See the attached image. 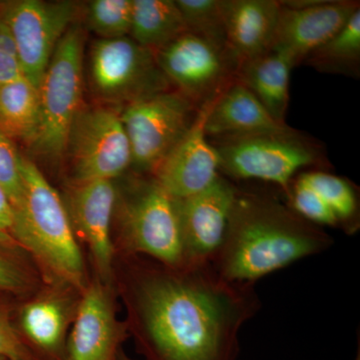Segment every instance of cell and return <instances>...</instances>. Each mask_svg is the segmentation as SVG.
Listing matches in <instances>:
<instances>
[{
    "instance_id": "obj_1",
    "label": "cell",
    "mask_w": 360,
    "mask_h": 360,
    "mask_svg": "<svg viewBox=\"0 0 360 360\" xmlns=\"http://www.w3.org/2000/svg\"><path fill=\"white\" fill-rule=\"evenodd\" d=\"M135 276L136 331L148 360H238L239 333L260 309L252 283L210 262L161 264Z\"/></svg>"
},
{
    "instance_id": "obj_2",
    "label": "cell",
    "mask_w": 360,
    "mask_h": 360,
    "mask_svg": "<svg viewBox=\"0 0 360 360\" xmlns=\"http://www.w3.org/2000/svg\"><path fill=\"white\" fill-rule=\"evenodd\" d=\"M333 245L328 232L274 196L236 187L224 241L212 262L232 283H252Z\"/></svg>"
},
{
    "instance_id": "obj_3",
    "label": "cell",
    "mask_w": 360,
    "mask_h": 360,
    "mask_svg": "<svg viewBox=\"0 0 360 360\" xmlns=\"http://www.w3.org/2000/svg\"><path fill=\"white\" fill-rule=\"evenodd\" d=\"M21 174L25 200L14 224V240L32 252L54 285L82 292L87 285L84 259L65 200L23 156Z\"/></svg>"
},
{
    "instance_id": "obj_4",
    "label": "cell",
    "mask_w": 360,
    "mask_h": 360,
    "mask_svg": "<svg viewBox=\"0 0 360 360\" xmlns=\"http://www.w3.org/2000/svg\"><path fill=\"white\" fill-rule=\"evenodd\" d=\"M219 153V172L233 179H258L281 187L288 198L295 175L321 161L319 148L300 131L208 139Z\"/></svg>"
},
{
    "instance_id": "obj_5",
    "label": "cell",
    "mask_w": 360,
    "mask_h": 360,
    "mask_svg": "<svg viewBox=\"0 0 360 360\" xmlns=\"http://www.w3.org/2000/svg\"><path fill=\"white\" fill-rule=\"evenodd\" d=\"M84 40V30L73 23L58 42L40 82V124L30 148L49 160L66 155L71 127L82 108Z\"/></svg>"
},
{
    "instance_id": "obj_6",
    "label": "cell",
    "mask_w": 360,
    "mask_h": 360,
    "mask_svg": "<svg viewBox=\"0 0 360 360\" xmlns=\"http://www.w3.org/2000/svg\"><path fill=\"white\" fill-rule=\"evenodd\" d=\"M120 226L130 252L167 266L186 264L177 201L153 177L135 184L120 210Z\"/></svg>"
},
{
    "instance_id": "obj_7",
    "label": "cell",
    "mask_w": 360,
    "mask_h": 360,
    "mask_svg": "<svg viewBox=\"0 0 360 360\" xmlns=\"http://www.w3.org/2000/svg\"><path fill=\"white\" fill-rule=\"evenodd\" d=\"M92 90L104 103L116 108L174 89L156 61L155 52L131 37L97 39L90 52Z\"/></svg>"
},
{
    "instance_id": "obj_8",
    "label": "cell",
    "mask_w": 360,
    "mask_h": 360,
    "mask_svg": "<svg viewBox=\"0 0 360 360\" xmlns=\"http://www.w3.org/2000/svg\"><path fill=\"white\" fill-rule=\"evenodd\" d=\"M198 108L175 89L123 106V127L131 148L132 167L153 174L193 127Z\"/></svg>"
},
{
    "instance_id": "obj_9",
    "label": "cell",
    "mask_w": 360,
    "mask_h": 360,
    "mask_svg": "<svg viewBox=\"0 0 360 360\" xmlns=\"http://www.w3.org/2000/svg\"><path fill=\"white\" fill-rule=\"evenodd\" d=\"M120 108H82L68 136L72 184L112 180L132 167V153Z\"/></svg>"
},
{
    "instance_id": "obj_10",
    "label": "cell",
    "mask_w": 360,
    "mask_h": 360,
    "mask_svg": "<svg viewBox=\"0 0 360 360\" xmlns=\"http://www.w3.org/2000/svg\"><path fill=\"white\" fill-rule=\"evenodd\" d=\"M156 61L172 89L200 110L236 79L238 59L219 46L186 32L155 51Z\"/></svg>"
},
{
    "instance_id": "obj_11",
    "label": "cell",
    "mask_w": 360,
    "mask_h": 360,
    "mask_svg": "<svg viewBox=\"0 0 360 360\" xmlns=\"http://www.w3.org/2000/svg\"><path fill=\"white\" fill-rule=\"evenodd\" d=\"M23 77L39 89L58 42L73 25L72 1L15 0L0 4Z\"/></svg>"
},
{
    "instance_id": "obj_12",
    "label": "cell",
    "mask_w": 360,
    "mask_h": 360,
    "mask_svg": "<svg viewBox=\"0 0 360 360\" xmlns=\"http://www.w3.org/2000/svg\"><path fill=\"white\" fill-rule=\"evenodd\" d=\"M125 335L110 284L97 278L87 284L78 300L63 360H117Z\"/></svg>"
},
{
    "instance_id": "obj_13",
    "label": "cell",
    "mask_w": 360,
    "mask_h": 360,
    "mask_svg": "<svg viewBox=\"0 0 360 360\" xmlns=\"http://www.w3.org/2000/svg\"><path fill=\"white\" fill-rule=\"evenodd\" d=\"M63 200L75 232L91 253L99 281L110 284L115 255L111 221L117 201L115 184L112 180L72 184Z\"/></svg>"
},
{
    "instance_id": "obj_14",
    "label": "cell",
    "mask_w": 360,
    "mask_h": 360,
    "mask_svg": "<svg viewBox=\"0 0 360 360\" xmlns=\"http://www.w3.org/2000/svg\"><path fill=\"white\" fill-rule=\"evenodd\" d=\"M236 191L220 174L200 193L176 200L186 262L212 264L224 241Z\"/></svg>"
},
{
    "instance_id": "obj_15",
    "label": "cell",
    "mask_w": 360,
    "mask_h": 360,
    "mask_svg": "<svg viewBox=\"0 0 360 360\" xmlns=\"http://www.w3.org/2000/svg\"><path fill=\"white\" fill-rule=\"evenodd\" d=\"M213 101L198 110L193 127L153 172V179L175 200L200 193L220 175L219 153L205 132Z\"/></svg>"
},
{
    "instance_id": "obj_16",
    "label": "cell",
    "mask_w": 360,
    "mask_h": 360,
    "mask_svg": "<svg viewBox=\"0 0 360 360\" xmlns=\"http://www.w3.org/2000/svg\"><path fill=\"white\" fill-rule=\"evenodd\" d=\"M281 6L271 49L288 54L295 66L340 32L360 8L359 1L348 0H319L312 6L302 7Z\"/></svg>"
},
{
    "instance_id": "obj_17",
    "label": "cell",
    "mask_w": 360,
    "mask_h": 360,
    "mask_svg": "<svg viewBox=\"0 0 360 360\" xmlns=\"http://www.w3.org/2000/svg\"><path fill=\"white\" fill-rule=\"evenodd\" d=\"M37 296L21 307L20 335L37 360H63L78 302L65 290Z\"/></svg>"
},
{
    "instance_id": "obj_18",
    "label": "cell",
    "mask_w": 360,
    "mask_h": 360,
    "mask_svg": "<svg viewBox=\"0 0 360 360\" xmlns=\"http://www.w3.org/2000/svg\"><path fill=\"white\" fill-rule=\"evenodd\" d=\"M227 44L238 59L266 53L276 35L281 2L276 0H222Z\"/></svg>"
},
{
    "instance_id": "obj_19",
    "label": "cell",
    "mask_w": 360,
    "mask_h": 360,
    "mask_svg": "<svg viewBox=\"0 0 360 360\" xmlns=\"http://www.w3.org/2000/svg\"><path fill=\"white\" fill-rule=\"evenodd\" d=\"M288 127L286 123L277 122L236 79L213 101L205 122L208 139L279 131Z\"/></svg>"
},
{
    "instance_id": "obj_20",
    "label": "cell",
    "mask_w": 360,
    "mask_h": 360,
    "mask_svg": "<svg viewBox=\"0 0 360 360\" xmlns=\"http://www.w3.org/2000/svg\"><path fill=\"white\" fill-rule=\"evenodd\" d=\"M295 68L288 54L270 49L266 53L240 63L236 80L257 97L277 122L285 123L290 73Z\"/></svg>"
},
{
    "instance_id": "obj_21",
    "label": "cell",
    "mask_w": 360,
    "mask_h": 360,
    "mask_svg": "<svg viewBox=\"0 0 360 360\" xmlns=\"http://www.w3.org/2000/svg\"><path fill=\"white\" fill-rule=\"evenodd\" d=\"M187 32L175 0H132L129 37L158 51Z\"/></svg>"
},
{
    "instance_id": "obj_22",
    "label": "cell",
    "mask_w": 360,
    "mask_h": 360,
    "mask_svg": "<svg viewBox=\"0 0 360 360\" xmlns=\"http://www.w3.org/2000/svg\"><path fill=\"white\" fill-rule=\"evenodd\" d=\"M40 124L39 91L25 77L0 87V130L32 146Z\"/></svg>"
},
{
    "instance_id": "obj_23",
    "label": "cell",
    "mask_w": 360,
    "mask_h": 360,
    "mask_svg": "<svg viewBox=\"0 0 360 360\" xmlns=\"http://www.w3.org/2000/svg\"><path fill=\"white\" fill-rule=\"evenodd\" d=\"M302 63L319 72L359 78L360 8L355 11L340 32L307 54Z\"/></svg>"
},
{
    "instance_id": "obj_24",
    "label": "cell",
    "mask_w": 360,
    "mask_h": 360,
    "mask_svg": "<svg viewBox=\"0 0 360 360\" xmlns=\"http://www.w3.org/2000/svg\"><path fill=\"white\" fill-rule=\"evenodd\" d=\"M300 174L329 206L340 229L348 234L359 231V198L356 189L350 181L338 175L319 170Z\"/></svg>"
},
{
    "instance_id": "obj_25",
    "label": "cell",
    "mask_w": 360,
    "mask_h": 360,
    "mask_svg": "<svg viewBox=\"0 0 360 360\" xmlns=\"http://www.w3.org/2000/svg\"><path fill=\"white\" fill-rule=\"evenodd\" d=\"M175 4L184 18L187 32L219 46L229 47L222 0H175Z\"/></svg>"
},
{
    "instance_id": "obj_26",
    "label": "cell",
    "mask_w": 360,
    "mask_h": 360,
    "mask_svg": "<svg viewBox=\"0 0 360 360\" xmlns=\"http://www.w3.org/2000/svg\"><path fill=\"white\" fill-rule=\"evenodd\" d=\"M132 0H94L87 6L86 22L99 39L129 37Z\"/></svg>"
},
{
    "instance_id": "obj_27",
    "label": "cell",
    "mask_w": 360,
    "mask_h": 360,
    "mask_svg": "<svg viewBox=\"0 0 360 360\" xmlns=\"http://www.w3.org/2000/svg\"><path fill=\"white\" fill-rule=\"evenodd\" d=\"M288 205L302 219L317 226L340 227L335 215L321 195L309 186L302 174H297L291 184L288 195Z\"/></svg>"
},
{
    "instance_id": "obj_28",
    "label": "cell",
    "mask_w": 360,
    "mask_h": 360,
    "mask_svg": "<svg viewBox=\"0 0 360 360\" xmlns=\"http://www.w3.org/2000/svg\"><path fill=\"white\" fill-rule=\"evenodd\" d=\"M0 186L13 206L14 219L22 212L25 186L21 174V155L11 137L0 130ZM15 224V222H14Z\"/></svg>"
},
{
    "instance_id": "obj_29",
    "label": "cell",
    "mask_w": 360,
    "mask_h": 360,
    "mask_svg": "<svg viewBox=\"0 0 360 360\" xmlns=\"http://www.w3.org/2000/svg\"><path fill=\"white\" fill-rule=\"evenodd\" d=\"M0 356L9 360H37L14 328L6 304L0 302Z\"/></svg>"
},
{
    "instance_id": "obj_30",
    "label": "cell",
    "mask_w": 360,
    "mask_h": 360,
    "mask_svg": "<svg viewBox=\"0 0 360 360\" xmlns=\"http://www.w3.org/2000/svg\"><path fill=\"white\" fill-rule=\"evenodd\" d=\"M32 285V277L25 267L0 250V291L20 295Z\"/></svg>"
},
{
    "instance_id": "obj_31",
    "label": "cell",
    "mask_w": 360,
    "mask_h": 360,
    "mask_svg": "<svg viewBox=\"0 0 360 360\" xmlns=\"http://www.w3.org/2000/svg\"><path fill=\"white\" fill-rule=\"evenodd\" d=\"M22 75L13 40L0 13V87Z\"/></svg>"
},
{
    "instance_id": "obj_32",
    "label": "cell",
    "mask_w": 360,
    "mask_h": 360,
    "mask_svg": "<svg viewBox=\"0 0 360 360\" xmlns=\"http://www.w3.org/2000/svg\"><path fill=\"white\" fill-rule=\"evenodd\" d=\"M14 222L15 219H14L13 206L9 202L4 188L0 186V229L13 236Z\"/></svg>"
},
{
    "instance_id": "obj_33",
    "label": "cell",
    "mask_w": 360,
    "mask_h": 360,
    "mask_svg": "<svg viewBox=\"0 0 360 360\" xmlns=\"http://www.w3.org/2000/svg\"><path fill=\"white\" fill-rule=\"evenodd\" d=\"M0 248L11 250L16 248H20V245L14 240L11 234L0 229Z\"/></svg>"
},
{
    "instance_id": "obj_34",
    "label": "cell",
    "mask_w": 360,
    "mask_h": 360,
    "mask_svg": "<svg viewBox=\"0 0 360 360\" xmlns=\"http://www.w3.org/2000/svg\"><path fill=\"white\" fill-rule=\"evenodd\" d=\"M117 360H136L131 359V357H129V355L127 354H124V352H122V349L120 350V354H118Z\"/></svg>"
},
{
    "instance_id": "obj_35",
    "label": "cell",
    "mask_w": 360,
    "mask_h": 360,
    "mask_svg": "<svg viewBox=\"0 0 360 360\" xmlns=\"http://www.w3.org/2000/svg\"><path fill=\"white\" fill-rule=\"evenodd\" d=\"M0 360H9V359H7L6 357L0 356Z\"/></svg>"
},
{
    "instance_id": "obj_36",
    "label": "cell",
    "mask_w": 360,
    "mask_h": 360,
    "mask_svg": "<svg viewBox=\"0 0 360 360\" xmlns=\"http://www.w3.org/2000/svg\"><path fill=\"white\" fill-rule=\"evenodd\" d=\"M355 360H360L359 354V355H357V359H355Z\"/></svg>"
}]
</instances>
